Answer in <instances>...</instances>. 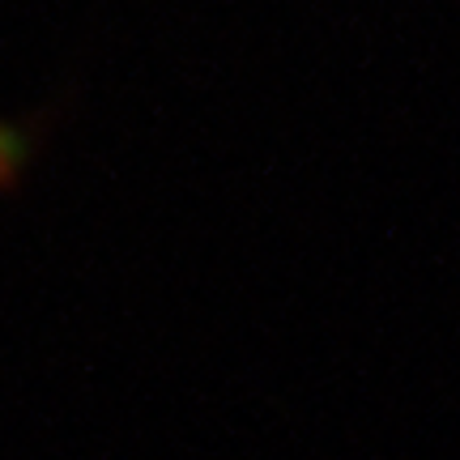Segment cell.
Listing matches in <instances>:
<instances>
[]
</instances>
